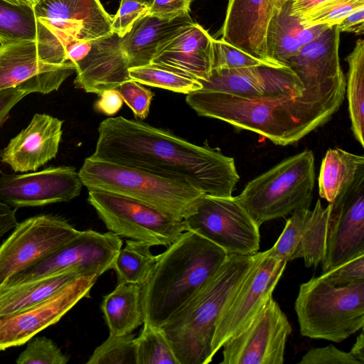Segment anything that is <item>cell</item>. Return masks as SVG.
<instances>
[{"label": "cell", "mask_w": 364, "mask_h": 364, "mask_svg": "<svg viewBox=\"0 0 364 364\" xmlns=\"http://www.w3.org/2000/svg\"><path fill=\"white\" fill-rule=\"evenodd\" d=\"M340 33L337 25L328 27L286 61L284 65L295 73L304 87L345 78L338 55Z\"/></svg>", "instance_id": "cell-26"}, {"label": "cell", "mask_w": 364, "mask_h": 364, "mask_svg": "<svg viewBox=\"0 0 364 364\" xmlns=\"http://www.w3.org/2000/svg\"><path fill=\"white\" fill-rule=\"evenodd\" d=\"M289 0H275V5L277 10L280 9L282 5Z\"/></svg>", "instance_id": "cell-53"}, {"label": "cell", "mask_w": 364, "mask_h": 364, "mask_svg": "<svg viewBox=\"0 0 364 364\" xmlns=\"http://www.w3.org/2000/svg\"><path fill=\"white\" fill-rule=\"evenodd\" d=\"M186 231L194 232L223 249L228 255H250L259 248V227L237 196L203 194L183 219Z\"/></svg>", "instance_id": "cell-9"}, {"label": "cell", "mask_w": 364, "mask_h": 364, "mask_svg": "<svg viewBox=\"0 0 364 364\" xmlns=\"http://www.w3.org/2000/svg\"><path fill=\"white\" fill-rule=\"evenodd\" d=\"M149 6L136 0H121L119 8L112 18V32L124 36L140 18L147 14Z\"/></svg>", "instance_id": "cell-41"}, {"label": "cell", "mask_w": 364, "mask_h": 364, "mask_svg": "<svg viewBox=\"0 0 364 364\" xmlns=\"http://www.w3.org/2000/svg\"><path fill=\"white\" fill-rule=\"evenodd\" d=\"M136 338L110 335L93 351L87 364H136Z\"/></svg>", "instance_id": "cell-36"}, {"label": "cell", "mask_w": 364, "mask_h": 364, "mask_svg": "<svg viewBox=\"0 0 364 364\" xmlns=\"http://www.w3.org/2000/svg\"><path fill=\"white\" fill-rule=\"evenodd\" d=\"M83 274L77 269H68L22 284L0 286V316L42 301Z\"/></svg>", "instance_id": "cell-27"}, {"label": "cell", "mask_w": 364, "mask_h": 364, "mask_svg": "<svg viewBox=\"0 0 364 364\" xmlns=\"http://www.w3.org/2000/svg\"><path fill=\"white\" fill-rule=\"evenodd\" d=\"M328 27L330 26L325 24L304 26L297 36V41L302 47L315 41Z\"/></svg>", "instance_id": "cell-49"}, {"label": "cell", "mask_w": 364, "mask_h": 364, "mask_svg": "<svg viewBox=\"0 0 364 364\" xmlns=\"http://www.w3.org/2000/svg\"><path fill=\"white\" fill-rule=\"evenodd\" d=\"M90 157L182 181L212 196H232L240 180L234 159L219 149L121 116L100 122Z\"/></svg>", "instance_id": "cell-1"}, {"label": "cell", "mask_w": 364, "mask_h": 364, "mask_svg": "<svg viewBox=\"0 0 364 364\" xmlns=\"http://www.w3.org/2000/svg\"><path fill=\"white\" fill-rule=\"evenodd\" d=\"M87 200L109 232L119 237L168 247L186 231L183 220L123 195L90 190Z\"/></svg>", "instance_id": "cell-8"}, {"label": "cell", "mask_w": 364, "mask_h": 364, "mask_svg": "<svg viewBox=\"0 0 364 364\" xmlns=\"http://www.w3.org/2000/svg\"><path fill=\"white\" fill-rule=\"evenodd\" d=\"M151 247L141 241L126 240L112 265L117 274V284H134L142 287L146 283L158 258V255L151 252Z\"/></svg>", "instance_id": "cell-31"}, {"label": "cell", "mask_w": 364, "mask_h": 364, "mask_svg": "<svg viewBox=\"0 0 364 364\" xmlns=\"http://www.w3.org/2000/svg\"><path fill=\"white\" fill-rule=\"evenodd\" d=\"M329 205L322 273L364 254V170Z\"/></svg>", "instance_id": "cell-16"}, {"label": "cell", "mask_w": 364, "mask_h": 364, "mask_svg": "<svg viewBox=\"0 0 364 364\" xmlns=\"http://www.w3.org/2000/svg\"><path fill=\"white\" fill-rule=\"evenodd\" d=\"M364 6V0H328L300 16L305 26L338 25L355 9Z\"/></svg>", "instance_id": "cell-37"}, {"label": "cell", "mask_w": 364, "mask_h": 364, "mask_svg": "<svg viewBox=\"0 0 364 364\" xmlns=\"http://www.w3.org/2000/svg\"><path fill=\"white\" fill-rule=\"evenodd\" d=\"M299 364H361L349 352L341 350L333 345L314 348L307 351Z\"/></svg>", "instance_id": "cell-42"}, {"label": "cell", "mask_w": 364, "mask_h": 364, "mask_svg": "<svg viewBox=\"0 0 364 364\" xmlns=\"http://www.w3.org/2000/svg\"><path fill=\"white\" fill-rule=\"evenodd\" d=\"M27 95L14 87L0 90V129L8 119L11 109Z\"/></svg>", "instance_id": "cell-46"}, {"label": "cell", "mask_w": 364, "mask_h": 364, "mask_svg": "<svg viewBox=\"0 0 364 364\" xmlns=\"http://www.w3.org/2000/svg\"><path fill=\"white\" fill-rule=\"evenodd\" d=\"M349 353L361 364L364 363V335L363 328L360 329V333L356 338Z\"/></svg>", "instance_id": "cell-51"}, {"label": "cell", "mask_w": 364, "mask_h": 364, "mask_svg": "<svg viewBox=\"0 0 364 364\" xmlns=\"http://www.w3.org/2000/svg\"><path fill=\"white\" fill-rule=\"evenodd\" d=\"M74 72L70 62L53 65L43 61L38 55L36 40L0 45V90L14 87L28 95L48 94L58 90Z\"/></svg>", "instance_id": "cell-18"}, {"label": "cell", "mask_w": 364, "mask_h": 364, "mask_svg": "<svg viewBox=\"0 0 364 364\" xmlns=\"http://www.w3.org/2000/svg\"><path fill=\"white\" fill-rule=\"evenodd\" d=\"M314 183V156L306 149L250 181L237 198L260 227L299 208L309 207Z\"/></svg>", "instance_id": "cell-7"}, {"label": "cell", "mask_w": 364, "mask_h": 364, "mask_svg": "<svg viewBox=\"0 0 364 364\" xmlns=\"http://www.w3.org/2000/svg\"><path fill=\"white\" fill-rule=\"evenodd\" d=\"M141 293V286L119 283L104 296L101 310L110 335L129 334L143 325Z\"/></svg>", "instance_id": "cell-28"}, {"label": "cell", "mask_w": 364, "mask_h": 364, "mask_svg": "<svg viewBox=\"0 0 364 364\" xmlns=\"http://www.w3.org/2000/svg\"><path fill=\"white\" fill-rule=\"evenodd\" d=\"M69 358L53 340L45 336L33 337L18 356L17 364H66Z\"/></svg>", "instance_id": "cell-38"}, {"label": "cell", "mask_w": 364, "mask_h": 364, "mask_svg": "<svg viewBox=\"0 0 364 364\" xmlns=\"http://www.w3.org/2000/svg\"><path fill=\"white\" fill-rule=\"evenodd\" d=\"M330 205L317 200L314 208L294 210L275 244L270 248L277 257L291 261L302 258L306 267L321 264L326 250Z\"/></svg>", "instance_id": "cell-21"}, {"label": "cell", "mask_w": 364, "mask_h": 364, "mask_svg": "<svg viewBox=\"0 0 364 364\" xmlns=\"http://www.w3.org/2000/svg\"><path fill=\"white\" fill-rule=\"evenodd\" d=\"M202 90L223 92L246 99H277L300 95L303 83L288 66L259 65L236 69H212Z\"/></svg>", "instance_id": "cell-17"}, {"label": "cell", "mask_w": 364, "mask_h": 364, "mask_svg": "<svg viewBox=\"0 0 364 364\" xmlns=\"http://www.w3.org/2000/svg\"><path fill=\"white\" fill-rule=\"evenodd\" d=\"M254 260L255 254L228 255L218 270L161 326L178 364L212 361L217 323Z\"/></svg>", "instance_id": "cell-4"}, {"label": "cell", "mask_w": 364, "mask_h": 364, "mask_svg": "<svg viewBox=\"0 0 364 364\" xmlns=\"http://www.w3.org/2000/svg\"><path fill=\"white\" fill-rule=\"evenodd\" d=\"M346 78L305 87L296 97L246 99L198 90L186 95L187 104L200 116L218 119L255 132L274 144H294L327 122L343 103Z\"/></svg>", "instance_id": "cell-2"}, {"label": "cell", "mask_w": 364, "mask_h": 364, "mask_svg": "<svg viewBox=\"0 0 364 364\" xmlns=\"http://www.w3.org/2000/svg\"><path fill=\"white\" fill-rule=\"evenodd\" d=\"M141 3H143V4H145L146 5H149V4L151 3V0H136Z\"/></svg>", "instance_id": "cell-54"}, {"label": "cell", "mask_w": 364, "mask_h": 364, "mask_svg": "<svg viewBox=\"0 0 364 364\" xmlns=\"http://www.w3.org/2000/svg\"><path fill=\"white\" fill-rule=\"evenodd\" d=\"M16 208L0 201V237L14 228L18 224L16 216Z\"/></svg>", "instance_id": "cell-48"}, {"label": "cell", "mask_w": 364, "mask_h": 364, "mask_svg": "<svg viewBox=\"0 0 364 364\" xmlns=\"http://www.w3.org/2000/svg\"><path fill=\"white\" fill-rule=\"evenodd\" d=\"M123 100L116 89L103 91L95 102L94 109L108 116L115 114L122 107Z\"/></svg>", "instance_id": "cell-45"}, {"label": "cell", "mask_w": 364, "mask_h": 364, "mask_svg": "<svg viewBox=\"0 0 364 364\" xmlns=\"http://www.w3.org/2000/svg\"><path fill=\"white\" fill-rule=\"evenodd\" d=\"M277 11L275 0H229L221 39L272 66L267 34Z\"/></svg>", "instance_id": "cell-22"}, {"label": "cell", "mask_w": 364, "mask_h": 364, "mask_svg": "<svg viewBox=\"0 0 364 364\" xmlns=\"http://www.w3.org/2000/svg\"><path fill=\"white\" fill-rule=\"evenodd\" d=\"M193 23L189 12L175 16L147 14L138 19L120 38L129 68L151 63L162 46Z\"/></svg>", "instance_id": "cell-25"}, {"label": "cell", "mask_w": 364, "mask_h": 364, "mask_svg": "<svg viewBox=\"0 0 364 364\" xmlns=\"http://www.w3.org/2000/svg\"><path fill=\"white\" fill-rule=\"evenodd\" d=\"M114 89L136 118L144 119L147 117L154 96L150 90L132 79L122 82Z\"/></svg>", "instance_id": "cell-40"}, {"label": "cell", "mask_w": 364, "mask_h": 364, "mask_svg": "<svg viewBox=\"0 0 364 364\" xmlns=\"http://www.w3.org/2000/svg\"><path fill=\"white\" fill-rule=\"evenodd\" d=\"M16 6H26L33 8L38 0H3Z\"/></svg>", "instance_id": "cell-52"}, {"label": "cell", "mask_w": 364, "mask_h": 364, "mask_svg": "<svg viewBox=\"0 0 364 364\" xmlns=\"http://www.w3.org/2000/svg\"><path fill=\"white\" fill-rule=\"evenodd\" d=\"M128 73L130 79L141 84L176 92L187 95L202 88L198 80L156 64L130 68Z\"/></svg>", "instance_id": "cell-33"}, {"label": "cell", "mask_w": 364, "mask_h": 364, "mask_svg": "<svg viewBox=\"0 0 364 364\" xmlns=\"http://www.w3.org/2000/svg\"><path fill=\"white\" fill-rule=\"evenodd\" d=\"M322 274L336 286L348 285L364 280V254Z\"/></svg>", "instance_id": "cell-43"}, {"label": "cell", "mask_w": 364, "mask_h": 364, "mask_svg": "<svg viewBox=\"0 0 364 364\" xmlns=\"http://www.w3.org/2000/svg\"><path fill=\"white\" fill-rule=\"evenodd\" d=\"M362 170L363 156L340 148L328 149L321 162L318 181L320 197L332 203Z\"/></svg>", "instance_id": "cell-29"}, {"label": "cell", "mask_w": 364, "mask_h": 364, "mask_svg": "<svg viewBox=\"0 0 364 364\" xmlns=\"http://www.w3.org/2000/svg\"><path fill=\"white\" fill-rule=\"evenodd\" d=\"M291 0L277 9L269 23L267 34V49L270 60L277 65H285L301 46L297 36L304 26L301 18L291 14Z\"/></svg>", "instance_id": "cell-30"}, {"label": "cell", "mask_w": 364, "mask_h": 364, "mask_svg": "<svg viewBox=\"0 0 364 364\" xmlns=\"http://www.w3.org/2000/svg\"><path fill=\"white\" fill-rule=\"evenodd\" d=\"M0 173H1V169H0Z\"/></svg>", "instance_id": "cell-56"}, {"label": "cell", "mask_w": 364, "mask_h": 364, "mask_svg": "<svg viewBox=\"0 0 364 364\" xmlns=\"http://www.w3.org/2000/svg\"><path fill=\"white\" fill-rule=\"evenodd\" d=\"M78 174L88 191L123 195L178 220L191 214L197 200L203 195L188 183L90 156L85 159Z\"/></svg>", "instance_id": "cell-6"}, {"label": "cell", "mask_w": 364, "mask_h": 364, "mask_svg": "<svg viewBox=\"0 0 364 364\" xmlns=\"http://www.w3.org/2000/svg\"><path fill=\"white\" fill-rule=\"evenodd\" d=\"M36 38L37 24L33 8L0 0V45Z\"/></svg>", "instance_id": "cell-34"}, {"label": "cell", "mask_w": 364, "mask_h": 364, "mask_svg": "<svg viewBox=\"0 0 364 364\" xmlns=\"http://www.w3.org/2000/svg\"><path fill=\"white\" fill-rule=\"evenodd\" d=\"M348 63L347 97L351 122V130L359 142L364 146V41H356L352 52L346 57Z\"/></svg>", "instance_id": "cell-32"}, {"label": "cell", "mask_w": 364, "mask_h": 364, "mask_svg": "<svg viewBox=\"0 0 364 364\" xmlns=\"http://www.w3.org/2000/svg\"><path fill=\"white\" fill-rule=\"evenodd\" d=\"M63 121L47 114H35L29 124L0 151L3 163L15 172L35 171L55 158Z\"/></svg>", "instance_id": "cell-23"}, {"label": "cell", "mask_w": 364, "mask_h": 364, "mask_svg": "<svg viewBox=\"0 0 364 364\" xmlns=\"http://www.w3.org/2000/svg\"><path fill=\"white\" fill-rule=\"evenodd\" d=\"M262 64L268 65L221 38L213 39V69H236Z\"/></svg>", "instance_id": "cell-39"}, {"label": "cell", "mask_w": 364, "mask_h": 364, "mask_svg": "<svg viewBox=\"0 0 364 364\" xmlns=\"http://www.w3.org/2000/svg\"><path fill=\"white\" fill-rule=\"evenodd\" d=\"M291 326L272 296L248 326L223 345L222 364H282Z\"/></svg>", "instance_id": "cell-13"}, {"label": "cell", "mask_w": 364, "mask_h": 364, "mask_svg": "<svg viewBox=\"0 0 364 364\" xmlns=\"http://www.w3.org/2000/svg\"><path fill=\"white\" fill-rule=\"evenodd\" d=\"M82 186L78 172L72 166L4 173L0 176V201L14 208L66 202L78 196Z\"/></svg>", "instance_id": "cell-19"}, {"label": "cell", "mask_w": 364, "mask_h": 364, "mask_svg": "<svg viewBox=\"0 0 364 364\" xmlns=\"http://www.w3.org/2000/svg\"><path fill=\"white\" fill-rule=\"evenodd\" d=\"M33 9L37 28L56 31L80 41L112 33V17L100 0H38Z\"/></svg>", "instance_id": "cell-20"}, {"label": "cell", "mask_w": 364, "mask_h": 364, "mask_svg": "<svg viewBox=\"0 0 364 364\" xmlns=\"http://www.w3.org/2000/svg\"><path fill=\"white\" fill-rule=\"evenodd\" d=\"M337 26L340 32L363 35L364 33V6L350 13Z\"/></svg>", "instance_id": "cell-47"}, {"label": "cell", "mask_w": 364, "mask_h": 364, "mask_svg": "<svg viewBox=\"0 0 364 364\" xmlns=\"http://www.w3.org/2000/svg\"><path fill=\"white\" fill-rule=\"evenodd\" d=\"M287 263L271 249L255 254L248 274L217 323L211 344L213 356L229 338L248 326L272 296Z\"/></svg>", "instance_id": "cell-11"}, {"label": "cell", "mask_w": 364, "mask_h": 364, "mask_svg": "<svg viewBox=\"0 0 364 364\" xmlns=\"http://www.w3.org/2000/svg\"><path fill=\"white\" fill-rule=\"evenodd\" d=\"M191 0H151L148 14L175 16L189 12Z\"/></svg>", "instance_id": "cell-44"}, {"label": "cell", "mask_w": 364, "mask_h": 364, "mask_svg": "<svg viewBox=\"0 0 364 364\" xmlns=\"http://www.w3.org/2000/svg\"><path fill=\"white\" fill-rule=\"evenodd\" d=\"M328 0H291V14L301 16Z\"/></svg>", "instance_id": "cell-50"}, {"label": "cell", "mask_w": 364, "mask_h": 364, "mask_svg": "<svg viewBox=\"0 0 364 364\" xmlns=\"http://www.w3.org/2000/svg\"><path fill=\"white\" fill-rule=\"evenodd\" d=\"M98 277L81 275L42 301L0 316V351L23 345L58 322L82 299L89 296Z\"/></svg>", "instance_id": "cell-15"}, {"label": "cell", "mask_w": 364, "mask_h": 364, "mask_svg": "<svg viewBox=\"0 0 364 364\" xmlns=\"http://www.w3.org/2000/svg\"><path fill=\"white\" fill-rule=\"evenodd\" d=\"M227 252L192 231H185L158 255L141 287L144 321L161 327L218 270Z\"/></svg>", "instance_id": "cell-3"}, {"label": "cell", "mask_w": 364, "mask_h": 364, "mask_svg": "<svg viewBox=\"0 0 364 364\" xmlns=\"http://www.w3.org/2000/svg\"><path fill=\"white\" fill-rule=\"evenodd\" d=\"M80 232L64 218L53 215L18 223L0 245V286L50 257Z\"/></svg>", "instance_id": "cell-10"}, {"label": "cell", "mask_w": 364, "mask_h": 364, "mask_svg": "<svg viewBox=\"0 0 364 364\" xmlns=\"http://www.w3.org/2000/svg\"><path fill=\"white\" fill-rule=\"evenodd\" d=\"M136 345V364H178L161 327L144 321Z\"/></svg>", "instance_id": "cell-35"}, {"label": "cell", "mask_w": 364, "mask_h": 364, "mask_svg": "<svg viewBox=\"0 0 364 364\" xmlns=\"http://www.w3.org/2000/svg\"><path fill=\"white\" fill-rule=\"evenodd\" d=\"M63 43L68 62L73 64L76 87L100 95L129 78V67L120 46V37L112 32L90 41H80L48 30Z\"/></svg>", "instance_id": "cell-12"}, {"label": "cell", "mask_w": 364, "mask_h": 364, "mask_svg": "<svg viewBox=\"0 0 364 364\" xmlns=\"http://www.w3.org/2000/svg\"><path fill=\"white\" fill-rule=\"evenodd\" d=\"M122 247L120 237L111 232L80 231L50 257L14 276L2 286L22 284L68 269H77L85 274L100 277L112 269Z\"/></svg>", "instance_id": "cell-14"}, {"label": "cell", "mask_w": 364, "mask_h": 364, "mask_svg": "<svg viewBox=\"0 0 364 364\" xmlns=\"http://www.w3.org/2000/svg\"><path fill=\"white\" fill-rule=\"evenodd\" d=\"M194 1V0H191V1Z\"/></svg>", "instance_id": "cell-55"}, {"label": "cell", "mask_w": 364, "mask_h": 364, "mask_svg": "<svg viewBox=\"0 0 364 364\" xmlns=\"http://www.w3.org/2000/svg\"><path fill=\"white\" fill-rule=\"evenodd\" d=\"M213 38L193 22L162 46L151 63L200 80L208 79L213 69Z\"/></svg>", "instance_id": "cell-24"}, {"label": "cell", "mask_w": 364, "mask_h": 364, "mask_svg": "<svg viewBox=\"0 0 364 364\" xmlns=\"http://www.w3.org/2000/svg\"><path fill=\"white\" fill-rule=\"evenodd\" d=\"M294 309L302 336L340 343L363 328L364 280L336 286L313 277L300 285Z\"/></svg>", "instance_id": "cell-5"}]
</instances>
